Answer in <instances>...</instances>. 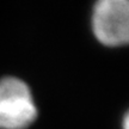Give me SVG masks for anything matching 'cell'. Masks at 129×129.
<instances>
[{
  "instance_id": "obj_3",
  "label": "cell",
  "mask_w": 129,
  "mask_h": 129,
  "mask_svg": "<svg viewBox=\"0 0 129 129\" xmlns=\"http://www.w3.org/2000/svg\"><path fill=\"white\" fill-rule=\"evenodd\" d=\"M122 129H129V110L127 111L123 116V121H122Z\"/></svg>"
},
{
  "instance_id": "obj_2",
  "label": "cell",
  "mask_w": 129,
  "mask_h": 129,
  "mask_svg": "<svg viewBox=\"0 0 129 129\" xmlns=\"http://www.w3.org/2000/svg\"><path fill=\"white\" fill-rule=\"evenodd\" d=\"M92 30L102 44H129V0H96L92 11Z\"/></svg>"
},
{
  "instance_id": "obj_1",
  "label": "cell",
  "mask_w": 129,
  "mask_h": 129,
  "mask_svg": "<svg viewBox=\"0 0 129 129\" xmlns=\"http://www.w3.org/2000/svg\"><path fill=\"white\" fill-rule=\"evenodd\" d=\"M37 117L29 86L14 77L0 79V129H26Z\"/></svg>"
}]
</instances>
